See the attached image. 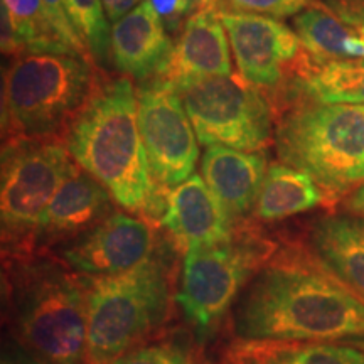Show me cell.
Instances as JSON below:
<instances>
[{"label":"cell","instance_id":"12","mask_svg":"<svg viewBox=\"0 0 364 364\" xmlns=\"http://www.w3.org/2000/svg\"><path fill=\"white\" fill-rule=\"evenodd\" d=\"M240 76L260 90L280 86L300 56V41L284 22L257 14L218 12Z\"/></svg>","mask_w":364,"mask_h":364},{"label":"cell","instance_id":"17","mask_svg":"<svg viewBox=\"0 0 364 364\" xmlns=\"http://www.w3.org/2000/svg\"><path fill=\"white\" fill-rule=\"evenodd\" d=\"M267 171V157L262 152H245L225 145H208L201 159L204 182L235 223L245 221L253 213Z\"/></svg>","mask_w":364,"mask_h":364},{"label":"cell","instance_id":"22","mask_svg":"<svg viewBox=\"0 0 364 364\" xmlns=\"http://www.w3.org/2000/svg\"><path fill=\"white\" fill-rule=\"evenodd\" d=\"M295 34L306 51L316 59H354L353 46L359 33H353L343 19L322 7H307L294 19Z\"/></svg>","mask_w":364,"mask_h":364},{"label":"cell","instance_id":"19","mask_svg":"<svg viewBox=\"0 0 364 364\" xmlns=\"http://www.w3.org/2000/svg\"><path fill=\"white\" fill-rule=\"evenodd\" d=\"M209 364H364V349L344 343H275L231 339Z\"/></svg>","mask_w":364,"mask_h":364},{"label":"cell","instance_id":"14","mask_svg":"<svg viewBox=\"0 0 364 364\" xmlns=\"http://www.w3.org/2000/svg\"><path fill=\"white\" fill-rule=\"evenodd\" d=\"M161 226L179 248H204L233 238L236 223L203 176L193 174L169 189Z\"/></svg>","mask_w":364,"mask_h":364},{"label":"cell","instance_id":"2","mask_svg":"<svg viewBox=\"0 0 364 364\" xmlns=\"http://www.w3.org/2000/svg\"><path fill=\"white\" fill-rule=\"evenodd\" d=\"M70 154L125 211L154 225L161 221L169 191L150 174L139 129V100L129 76L103 81L65 135Z\"/></svg>","mask_w":364,"mask_h":364},{"label":"cell","instance_id":"20","mask_svg":"<svg viewBox=\"0 0 364 364\" xmlns=\"http://www.w3.org/2000/svg\"><path fill=\"white\" fill-rule=\"evenodd\" d=\"M292 70L297 73L294 80L297 100L364 105V58L324 61L299 56Z\"/></svg>","mask_w":364,"mask_h":364},{"label":"cell","instance_id":"11","mask_svg":"<svg viewBox=\"0 0 364 364\" xmlns=\"http://www.w3.org/2000/svg\"><path fill=\"white\" fill-rule=\"evenodd\" d=\"M56 253L66 267L86 279L113 277L134 270L156 253V233L145 218L113 211Z\"/></svg>","mask_w":364,"mask_h":364},{"label":"cell","instance_id":"6","mask_svg":"<svg viewBox=\"0 0 364 364\" xmlns=\"http://www.w3.org/2000/svg\"><path fill=\"white\" fill-rule=\"evenodd\" d=\"M169 316V272L159 255L134 270L88 279L85 364H112L139 348Z\"/></svg>","mask_w":364,"mask_h":364},{"label":"cell","instance_id":"23","mask_svg":"<svg viewBox=\"0 0 364 364\" xmlns=\"http://www.w3.org/2000/svg\"><path fill=\"white\" fill-rule=\"evenodd\" d=\"M22 51L73 53L46 16L43 0H2Z\"/></svg>","mask_w":364,"mask_h":364},{"label":"cell","instance_id":"18","mask_svg":"<svg viewBox=\"0 0 364 364\" xmlns=\"http://www.w3.org/2000/svg\"><path fill=\"white\" fill-rule=\"evenodd\" d=\"M309 252L336 279L364 300V218L332 215L309 231Z\"/></svg>","mask_w":364,"mask_h":364},{"label":"cell","instance_id":"26","mask_svg":"<svg viewBox=\"0 0 364 364\" xmlns=\"http://www.w3.org/2000/svg\"><path fill=\"white\" fill-rule=\"evenodd\" d=\"M112 364H194L191 354L181 346L172 343H157L139 346L115 359Z\"/></svg>","mask_w":364,"mask_h":364},{"label":"cell","instance_id":"24","mask_svg":"<svg viewBox=\"0 0 364 364\" xmlns=\"http://www.w3.org/2000/svg\"><path fill=\"white\" fill-rule=\"evenodd\" d=\"M73 26L97 63L107 65L110 58L112 29L102 0H66Z\"/></svg>","mask_w":364,"mask_h":364},{"label":"cell","instance_id":"32","mask_svg":"<svg viewBox=\"0 0 364 364\" xmlns=\"http://www.w3.org/2000/svg\"><path fill=\"white\" fill-rule=\"evenodd\" d=\"M2 364H41V363L36 361L34 358H31L29 354L22 351L21 356H12V354H9L7 356L6 354V356H4Z\"/></svg>","mask_w":364,"mask_h":364},{"label":"cell","instance_id":"30","mask_svg":"<svg viewBox=\"0 0 364 364\" xmlns=\"http://www.w3.org/2000/svg\"><path fill=\"white\" fill-rule=\"evenodd\" d=\"M142 0H102L105 12H107L108 21L112 24H115L117 21H120L122 17H125L127 14L134 11Z\"/></svg>","mask_w":364,"mask_h":364},{"label":"cell","instance_id":"27","mask_svg":"<svg viewBox=\"0 0 364 364\" xmlns=\"http://www.w3.org/2000/svg\"><path fill=\"white\" fill-rule=\"evenodd\" d=\"M43 7L49 22H51V26L54 27V31H56L63 43H65L73 53L91 58L83 39L80 38L78 31L73 26L70 12H68L66 0H43Z\"/></svg>","mask_w":364,"mask_h":364},{"label":"cell","instance_id":"7","mask_svg":"<svg viewBox=\"0 0 364 364\" xmlns=\"http://www.w3.org/2000/svg\"><path fill=\"white\" fill-rule=\"evenodd\" d=\"M279 250L250 221L236 223L233 238L184 252L176 302L196 336L204 339L231 312L248 282Z\"/></svg>","mask_w":364,"mask_h":364},{"label":"cell","instance_id":"29","mask_svg":"<svg viewBox=\"0 0 364 364\" xmlns=\"http://www.w3.org/2000/svg\"><path fill=\"white\" fill-rule=\"evenodd\" d=\"M334 6L338 9L339 19L356 29H364V0H341Z\"/></svg>","mask_w":364,"mask_h":364},{"label":"cell","instance_id":"13","mask_svg":"<svg viewBox=\"0 0 364 364\" xmlns=\"http://www.w3.org/2000/svg\"><path fill=\"white\" fill-rule=\"evenodd\" d=\"M112 203L110 193L75 162L36 228L31 253H48L88 233L112 215Z\"/></svg>","mask_w":364,"mask_h":364},{"label":"cell","instance_id":"3","mask_svg":"<svg viewBox=\"0 0 364 364\" xmlns=\"http://www.w3.org/2000/svg\"><path fill=\"white\" fill-rule=\"evenodd\" d=\"M4 309L22 351L41 364H85L88 279L48 253L4 257Z\"/></svg>","mask_w":364,"mask_h":364},{"label":"cell","instance_id":"5","mask_svg":"<svg viewBox=\"0 0 364 364\" xmlns=\"http://www.w3.org/2000/svg\"><path fill=\"white\" fill-rule=\"evenodd\" d=\"M277 156L306 172L326 199H339L364 184V105L297 100L273 134Z\"/></svg>","mask_w":364,"mask_h":364},{"label":"cell","instance_id":"28","mask_svg":"<svg viewBox=\"0 0 364 364\" xmlns=\"http://www.w3.org/2000/svg\"><path fill=\"white\" fill-rule=\"evenodd\" d=\"M166 29L176 31L198 9V0H150ZM186 22V21H184Z\"/></svg>","mask_w":364,"mask_h":364},{"label":"cell","instance_id":"4","mask_svg":"<svg viewBox=\"0 0 364 364\" xmlns=\"http://www.w3.org/2000/svg\"><path fill=\"white\" fill-rule=\"evenodd\" d=\"M93 61L76 53L22 51L9 58L2 81L4 142L65 136L103 83Z\"/></svg>","mask_w":364,"mask_h":364},{"label":"cell","instance_id":"21","mask_svg":"<svg viewBox=\"0 0 364 364\" xmlns=\"http://www.w3.org/2000/svg\"><path fill=\"white\" fill-rule=\"evenodd\" d=\"M326 199L322 189L306 172L285 164H272L253 208V218L273 223L311 211Z\"/></svg>","mask_w":364,"mask_h":364},{"label":"cell","instance_id":"15","mask_svg":"<svg viewBox=\"0 0 364 364\" xmlns=\"http://www.w3.org/2000/svg\"><path fill=\"white\" fill-rule=\"evenodd\" d=\"M218 12L198 11L186 19L161 76L150 83L179 90L181 86L213 76H230V39ZM149 83V81H147Z\"/></svg>","mask_w":364,"mask_h":364},{"label":"cell","instance_id":"31","mask_svg":"<svg viewBox=\"0 0 364 364\" xmlns=\"http://www.w3.org/2000/svg\"><path fill=\"white\" fill-rule=\"evenodd\" d=\"M346 206H348V209L353 213V215L364 218V184H361L359 188H356L351 194H349Z\"/></svg>","mask_w":364,"mask_h":364},{"label":"cell","instance_id":"25","mask_svg":"<svg viewBox=\"0 0 364 364\" xmlns=\"http://www.w3.org/2000/svg\"><path fill=\"white\" fill-rule=\"evenodd\" d=\"M312 0H220L218 12L257 14L273 19L297 16L311 6Z\"/></svg>","mask_w":364,"mask_h":364},{"label":"cell","instance_id":"33","mask_svg":"<svg viewBox=\"0 0 364 364\" xmlns=\"http://www.w3.org/2000/svg\"><path fill=\"white\" fill-rule=\"evenodd\" d=\"M358 33L361 34V36H363V39H364V29H358Z\"/></svg>","mask_w":364,"mask_h":364},{"label":"cell","instance_id":"16","mask_svg":"<svg viewBox=\"0 0 364 364\" xmlns=\"http://www.w3.org/2000/svg\"><path fill=\"white\" fill-rule=\"evenodd\" d=\"M172 51L174 43L150 0H142L134 11L112 24V63L129 78L144 83L159 78Z\"/></svg>","mask_w":364,"mask_h":364},{"label":"cell","instance_id":"10","mask_svg":"<svg viewBox=\"0 0 364 364\" xmlns=\"http://www.w3.org/2000/svg\"><path fill=\"white\" fill-rule=\"evenodd\" d=\"M136 100L150 174L157 188L169 191L194 174L198 135L176 90L149 81L136 90Z\"/></svg>","mask_w":364,"mask_h":364},{"label":"cell","instance_id":"9","mask_svg":"<svg viewBox=\"0 0 364 364\" xmlns=\"http://www.w3.org/2000/svg\"><path fill=\"white\" fill-rule=\"evenodd\" d=\"M199 144L262 152L273 139V107L262 90L238 75L213 76L176 90Z\"/></svg>","mask_w":364,"mask_h":364},{"label":"cell","instance_id":"1","mask_svg":"<svg viewBox=\"0 0 364 364\" xmlns=\"http://www.w3.org/2000/svg\"><path fill=\"white\" fill-rule=\"evenodd\" d=\"M235 339L364 344V300L311 252L279 248L230 312Z\"/></svg>","mask_w":364,"mask_h":364},{"label":"cell","instance_id":"8","mask_svg":"<svg viewBox=\"0 0 364 364\" xmlns=\"http://www.w3.org/2000/svg\"><path fill=\"white\" fill-rule=\"evenodd\" d=\"M71 159L65 136L4 142L0 177L4 257L31 253L36 228L75 164Z\"/></svg>","mask_w":364,"mask_h":364}]
</instances>
